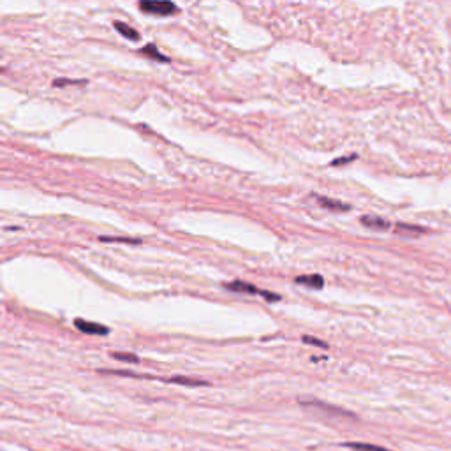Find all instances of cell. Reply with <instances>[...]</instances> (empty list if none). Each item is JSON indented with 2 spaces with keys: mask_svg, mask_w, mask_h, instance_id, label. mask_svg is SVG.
<instances>
[{
  "mask_svg": "<svg viewBox=\"0 0 451 451\" xmlns=\"http://www.w3.org/2000/svg\"><path fill=\"white\" fill-rule=\"evenodd\" d=\"M304 406H308V407H319V409H326V415H333V416H345V418H354L351 413H345V411H342L341 407H333V406H328V404H323V402H316V400H310V402H302Z\"/></svg>",
  "mask_w": 451,
  "mask_h": 451,
  "instance_id": "5",
  "label": "cell"
},
{
  "mask_svg": "<svg viewBox=\"0 0 451 451\" xmlns=\"http://www.w3.org/2000/svg\"><path fill=\"white\" fill-rule=\"evenodd\" d=\"M103 242H125V243H140V240H131V238H101Z\"/></svg>",
  "mask_w": 451,
  "mask_h": 451,
  "instance_id": "15",
  "label": "cell"
},
{
  "mask_svg": "<svg viewBox=\"0 0 451 451\" xmlns=\"http://www.w3.org/2000/svg\"><path fill=\"white\" fill-rule=\"evenodd\" d=\"M395 231L398 234H423L425 230L418 228V226H407V224H397L395 226Z\"/></svg>",
  "mask_w": 451,
  "mask_h": 451,
  "instance_id": "11",
  "label": "cell"
},
{
  "mask_svg": "<svg viewBox=\"0 0 451 451\" xmlns=\"http://www.w3.org/2000/svg\"><path fill=\"white\" fill-rule=\"evenodd\" d=\"M316 199L321 203V206H324V208H328V210H335V212H348V210L351 208V206L345 205V203L335 202V199H330V197L316 196Z\"/></svg>",
  "mask_w": 451,
  "mask_h": 451,
  "instance_id": "7",
  "label": "cell"
},
{
  "mask_svg": "<svg viewBox=\"0 0 451 451\" xmlns=\"http://www.w3.org/2000/svg\"><path fill=\"white\" fill-rule=\"evenodd\" d=\"M140 53L145 55V57H150L154 58V60H160V62H169L168 57H164V55L159 53V49H157V46L154 45H147L143 49H140Z\"/></svg>",
  "mask_w": 451,
  "mask_h": 451,
  "instance_id": "9",
  "label": "cell"
},
{
  "mask_svg": "<svg viewBox=\"0 0 451 451\" xmlns=\"http://www.w3.org/2000/svg\"><path fill=\"white\" fill-rule=\"evenodd\" d=\"M224 287H226V289H228V291L249 293V295H261L263 298L270 300V302H277V300H280L279 295H273V293H268V291H261L259 287L252 286V284L242 282V280H234V282L224 284Z\"/></svg>",
  "mask_w": 451,
  "mask_h": 451,
  "instance_id": "2",
  "label": "cell"
},
{
  "mask_svg": "<svg viewBox=\"0 0 451 451\" xmlns=\"http://www.w3.org/2000/svg\"><path fill=\"white\" fill-rule=\"evenodd\" d=\"M83 83H86V82H83V80H62V78H58V80H55V82H53V86H67V85H83Z\"/></svg>",
  "mask_w": 451,
  "mask_h": 451,
  "instance_id": "13",
  "label": "cell"
},
{
  "mask_svg": "<svg viewBox=\"0 0 451 451\" xmlns=\"http://www.w3.org/2000/svg\"><path fill=\"white\" fill-rule=\"evenodd\" d=\"M113 27H115V29L119 30V32L122 34L123 37L131 39V41H138V39H140V34L136 32L132 27H129L127 23H123V21H115V23H113Z\"/></svg>",
  "mask_w": 451,
  "mask_h": 451,
  "instance_id": "8",
  "label": "cell"
},
{
  "mask_svg": "<svg viewBox=\"0 0 451 451\" xmlns=\"http://www.w3.org/2000/svg\"><path fill=\"white\" fill-rule=\"evenodd\" d=\"M296 284H302V286H308L312 289H321L324 286V280L321 275H302V277H296Z\"/></svg>",
  "mask_w": 451,
  "mask_h": 451,
  "instance_id": "6",
  "label": "cell"
},
{
  "mask_svg": "<svg viewBox=\"0 0 451 451\" xmlns=\"http://www.w3.org/2000/svg\"><path fill=\"white\" fill-rule=\"evenodd\" d=\"M345 446L351 451H391L386 448L376 446V444H367V443H345Z\"/></svg>",
  "mask_w": 451,
  "mask_h": 451,
  "instance_id": "10",
  "label": "cell"
},
{
  "mask_svg": "<svg viewBox=\"0 0 451 451\" xmlns=\"http://www.w3.org/2000/svg\"><path fill=\"white\" fill-rule=\"evenodd\" d=\"M74 326L80 330V332L86 333V335H108L110 330L106 326L99 323H92V321H85V319H76L74 321Z\"/></svg>",
  "mask_w": 451,
  "mask_h": 451,
  "instance_id": "3",
  "label": "cell"
},
{
  "mask_svg": "<svg viewBox=\"0 0 451 451\" xmlns=\"http://www.w3.org/2000/svg\"><path fill=\"white\" fill-rule=\"evenodd\" d=\"M140 9L148 14H157V16H168L177 12V5L169 0H140Z\"/></svg>",
  "mask_w": 451,
  "mask_h": 451,
  "instance_id": "1",
  "label": "cell"
},
{
  "mask_svg": "<svg viewBox=\"0 0 451 451\" xmlns=\"http://www.w3.org/2000/svg\"><path fill=\"white\" fill-rule=\"evenodd\" d=\"M304 342L305 344H310V345H317V348H328V344H326V342L324 341H317L316 337H308V335H305L304 337Z\"/></svg>",
  "mask_w": 451,
  "mask_h": 451,
  "instance_id": "14",
  "label": "cell"
},
{
  "mask_svg": "<svg viewBox=\"0 0 451 451\" xmlns=\"http://www.w3.org/2000/svg\"><path fill=\"white\" fill-rule=\"evenodd\" d=\"M356 159V156H349V157H344V159H335L332 162V166H339V164H345L348 160H354Z\"/></svg>",
  "mask_w": 451,
  "mask_h": 451,
  "instance_id": "16",
  "label": "cell"
},
{
  "mask_svg": "<svg viewBox=\"0 0 451 451\" xmlns=\"http://www.w3.org/2000/svg\"><path fill=\"white\" fill-rule=\"evenodd\" d=\"M360 221L361 224L370 228V230H388L390 228V222L382 217H378V215H363Z\"/></svg>",
  "mask_w": 451,
  "mask_h": 451,
  "instance_id": "4",
  "label": "cell"
},
{
  "mask_svg": "<svg viewBox=\"0 0 451 451\" xmlns=\"http://www.w3.org/2000/svg\"><path fill=\"white\" fill-rule=\"evenodd\" d=\"M111 358H115V360H119V361H131V363H138V356H136V354L111 353Z\"/></svg>",
  "mask_w": 451,
  "mask_h": 451,
  "instance_id": "12",
  "label": "cell"
}]
</instances>
